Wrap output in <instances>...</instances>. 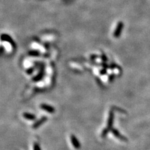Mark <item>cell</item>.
Instances as JSON below:
<instances>
[{"label": "cell", "mask_w": 150, "mask_h": 150, "mask_svg": "<svg viewBox=\"0 0 150 150\" xmlns=\"http://www.w3.org/2000/svg\"><path fill=\"white\" fill-rule=\"evenodd\" d=\"M109 129L108 128H106L104 129L103 130L102 133H101V138H105L106 136H107V134H108V132L109 131Z\"/></svg>", "instance_id": "obj_11"}, {"label": "cell", "mask_w": 150, "mask_h": 150, "mask_svg": "<svg viewBox=\"0 0 150 150\" xmlns=\"http://www.w3.org/2000/svg\"><path fill=\"white\" fill-rule=\"evenodd\" d=\"M33 150H41L40 146L36 142H35L33 144Z\"/></svg>", "instance_id": "obj_12"}, {"label": "cell", "mask_w": 150, "mask_h": 150, "mask_svg": "<svg viewBox=\"0 0 150 150\" xmlns=\"http://www.w3.org/2000/svg\"><path fill=\"white\" fill-rule=\"evenodd\" d=\"M40 107H41V109H43L44 111H46L49 113H53L55 111V109L53 107L50 106V105H46V104H42V105H41Z\"/></svg>", "instance_id": "obj_4"}, {"label": "cell", "mask_w": 150, "mask_h": 150, "mask_svg": "<svg viewBox=\"0 0 150 150\" xmlns=\"http://www.w3.org/2000/svg\"><path fill=\"white\" fill-rule=\"evenodd\" d=\"M123 28V23L122 22H119L113 33V36L115 38H118L120 36V35L122 32Z\"/></svg>", "instance_id": "obj_2"}, {"label": "cell", "mask_w": 150, "mask_h": 150, "mask_svg": "<svg viewBox=\"0 0 150 150\" xmlns=\"http://www.w3.org/2000/svg\"><path fill=\"white\" fill-rule=\"evenodd\" d=\"M113 120H114V114L112 111H109V117L108 119V123H107V128L109 130H111L112 128L113 124Z\"/></svg>", "instance_id": "obj_5"}, {"label": "cell", "mask_w": 150, "mask_h": 150, "mask_svg": "<svg viewBox=\"0 0 150 150\" xmlns=\"http://www.w3.org/2000/svg\"><path fill=\"white\" fill-rule=\"evenodd\" d=\"M43 76H44V70H41V71L39 72V73H38V75L33 78V79H32L33 81H34V82L39 81L41 80V79L43 78Z\"/></svg>", "instance_id": "obj_9"}, {"label": "cell", "mask_w": 150, "mask_h": 150, "mask_svg": "<svg viewBox=\"0 0 150 150\" xmlns=\"http://www.w3.org/2000/svg\"><path fill=\"white\" fill-rule=\"evenodd\" d=\"M33 71H34L33 68H29V69H28L27 71H26V72H27L28 74H31V73L33 72Z\"/></svg>", "instance_id": "obj_13"}, {"label": "cell", "mask_w": 150, "mask_h": 150, "mask_svg": "<svg viewBox=\"0 0 150 150\" xmlns=\"http://www.w3.org/2000/svg\"><path fill=\"white\" fill-rule=\"evenodd\" d=\"M1 40L3 41H7V42H9V43H11L12 44V46H15V42L13 41V39L11 36H9L8 35H6V34H2L1 35Z\"/></svg>", "instance_id": "obj_6"}, {"label": "cell", "mask_w": 150, "mask_h": 150, "mask_svg": "<svg viewBox=\"0 0 150 150\" xmlns=\"http://www.w3.org/2000/svg\"><path fill=\"white\" fill-rule=\"evenodd\" d=\"M111 132L113 134V135L115 136L116 138H117L118 139L120 140L121 141H127V138L126 137H124V136H123L121 133L118 131V130H117L116 129L113 128L111 129Z\"/></svg>", "instance_id": "obj_3"}, {"label": "cell", "mask_w": 150, "mask_h": 150, "mask_svg": "<svg viewBox=\"0 0 150 150\" xmlns=\"http://www.w3.org/2000/svg\"><path fill=\"white\" fill-rule=\"evenodd\" d=\"M101 74H106V70H105V69H103V70H102V71L100 72Z\"/></svg>", "instance_id": "obj_14"}, {"label": "cell", "mask_w": 150, "mask_h": 150, "mask_svg": "<svg viewBox=\"0 0 150 150\" xmlns=\"http://www.w3.org/2000/svg\"><path fill=\"white\" fill-rule=\"evenodd\" d=\"M70 140H71V142L73 145V147L76 150H79L81 148V143L79 141L78 139L76 138V136L74 134H71L70 136Z\"/></svg>", "instance_id": "obj_1"}, {"label": "cell", "mask_w": 150, "mask_h": 150, "mask_svg": "<svg viewBox=\"0 0 150 150\" xmlns=\"http://www.w3.org/2000/svg\"><path fill=\"white\" fill-rule=\"evenodd\" d=\"M46 120H47L46 117H43V118H41L40 120H38V121H36V122L34 123L33 125V128L34 129L38 128V127H39L41 124H43L45 122Z\"/></svg>", "instance_id": "obj_7"}, {"label": "cell", "mask_w": 150, "mask_h": 150, "mask_svg": "<svg viewBox=\"0 0 150 150\" xmlns=\"http://www.w3.org/2000/svg\"><path fill=\"white\" fill-rule=\"evenodd\" d=\"M28 54H29V56H30L38 57L40 56V53L38 51H36V50H31V51H29Z\"/></svg>", "instance_id": "obj_10"}, {"label": "cell", "mask_w": 150, "mask_h": 150, "mask_svg": "<svg viewBox=\"0 0 150 150\" xmlns=\"http://www.w3.org/2000/svg\"><path fill=\"white\" fill-rule=\"evenodd\" d=\"M103 59L104 61H106V60H107L106 58V56H103Z\"/></svg>", "instance_id": "obj_15"}, {"label": "cell", "mask_w": 150, "mask_h": 150, "mask_svg": "<svg viewBox=\"0 0 150 150\" xmlns=\"http://www.w3.org/2000/svg\"><path fill=\"white\" fill-rule=\"evenodd\" d=\"M23 118H25V119L28 120H31V121H33V120H36V116L33 114L29 113H24L23 114Z\"/></svg>", "instance_id": "obj_8"}]
</instances>
